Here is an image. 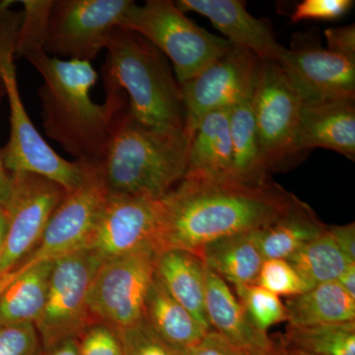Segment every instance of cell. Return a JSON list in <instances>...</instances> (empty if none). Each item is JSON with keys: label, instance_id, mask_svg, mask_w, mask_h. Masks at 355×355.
<instances>
[{"label": "cell", "instance_id": "1", "mask_svg": "<svg viewBox=\"0 0 355 355\" xmlns=\"http://www.w3.org/2000/svg\"><path fill=\"white\" fill-rule=\"evenodd\" d=\"M300 202L272 180L188 175L161 198L156 253L177 249L200 256L205 245L266 227Z\"/></svg>", "mask_w": 355, "mask_h": 355}, {"label": "cell", "instance_id": "2", "mask_svg": "<svg viewBox=\"0 0 355 355\" xmlns=\"http://www.w3.org/2000/svg\"><path fill=\"white\" fill-rule=\"evenodd\" d=\"M24 58L44 79L38 96L46 137L77 161L101 163L127 95L105 88L106 101L96 104L90 93L98 73L91 62L51 57L44 49Z\"/></svg>", "mask_w": 355, "mask_h": 355}, {"label": "cell", "instance_id": "3", "mask_svg": "<svg viewBox=\"0 0 355 355\" xmlns=\"http://www.w3.org/2000/svg\"><path fill=\"white\" fill-rule=\"evenodd\" d=\"M190 140L183 130L144 125L128 109L116 114L101 170L110 193L163 198L181 183Z\"/></svg>", "mask_w": 355, "mask_h": 355}, {"label": "cell", "instance_id": "4", "mask_svg": "<svg viewBox=\"0 0 355 355\" xmlns=\"http://www.w3.org/2000/svg\"><path fill=\"white\" fill-rule=\"evenodd\" d=\"M106 50L104 87L123 91L130 113L144 125L184 132L181 85L164 53L120 26L112 32Z\"/></svg>", "mask_w": 355, "mask_h": 355}, {"label": "cell", "instance_id": "5", "mask_svg": "<svg viewBox=\"0 0 355 355\" xmlns=\"http://www.w3.org/2000/svg\"><path fill=\"white\" fill-rule=\"evenodd\" d=\"M10 3L11 1L0 2V81L10 108V135L6 146L0 149V159L9 174L35 173L69 191L83 180L84 162H70L53 151L26 112L14 64L23 12L11 10Z\"/></svg>", "mask_w": 355, "mask_h": 355}, {"label": "cell", "instance_id": "6", "mask_svg": "<svg viewBox=\"0 0 355 355\" xmlns=\"http://www.w3.org/2000/svg\"><path fill=\"white\" fill-rule=\"evenodd\" d=\"M120 27L137 33L172 62L180 84L190 80L232 49V44L196 24L170 0L133 3Z\"/></svg>", "mask_w": 355, "mask_h": 355}, {"label": "cell", "instance_id": "7", "mask_svg": "<svg viewBox=\"0 0 355 355\" xmlns=\"http://www.w3.org/2000/svg\"><path fill=\"white\" fill-rule=\"evenodd\" d=\"M109 193L100 163L84 162L80 183L67 191L53 211L38 244L0 279V291L30 268L55 261L85 247Z\"/></svg>", "mask_w": 355, "mask_h": 355}, {"label": "cell", "instance_id": "8", "mask_svg": "<svg viewBox=\"0 0 355 355\" xmlns=\"http://www.w3.org/2000/svg\"><path fill=\"white\" fill-rule=\"evenodd\" d=\"M102 261L81 248L53 261L43 312L35 324L42 349L78 338L96 324L89 310L91 284Z\"/></svg>", "mask_w": 355, "mask_h": 355}, {"label": "cell", "instance_id": "9", "mask_svg": "<svg viewBox=\"0 0 355 355\" xmlns=\"http://www.w3.org/2000/svg\"><path fill=\"white\" fill-rule=\"evenodd\" d=\"M302 99L277 62L261 60L254 95V113L266 172L286 169L296 162Z\"/></svg>", "mask_w": 355, "mask_h": 355}, {"label": "cell", "instance_id": "10", "mask_svg": "<svg viewBox=\"0 0 355 355\" xmlns=\"http://www.w3.org/2000/svg\"><path fill=\"white\" fill-rule=\"evenodd\" d=\"M132 0H53L44 51L60 60L88 62L106 49Z\"/></svg>", "mask_w": 355, "mask_h": 355}, {"label": "cell", "instance_id": "11", "mask_svg": "<svg viewBox=\"0 0 355 355\" xmlns=\"http://www.w3.org/2000/svg\"><path fill=\"white\" fill-rule=\"evenodd\" d=\"M155 257L153 248H144L103 261L89 291V310L95 323L119 331L144 318Z\"/></svg>", "mask_w": 355, "mask_h": 355}, {"label": "cell", "instance_id": "12", "mask_svg": "<svg viewBox=\"0 0 355 355\" xmlns=\"http://www.w3.org/2000/svg\"><path fill=\"white\" fill-rule=\"evenodd\" d=\"M261 60L252 51L233 46L223 57L181 85L184 132L189 140L203 116L230 110L253 97Z\"/></svg>", "mask_w": 355, "mask_h": 355}, {"label": "cell", "instance_id": "13", "mask_svg": "<svg viewBox=\"0 0 355 355\" xmlns=\"http://www.w3.org/2000/svg\"><path fill=\"white\" fill-rule=\"evenodd\" d=\"M10 177V191L1 205L7 230L0 279L38 244L53 211L67 193L60 184L35 173L16 172Z\"/></svg>", "mask_w": 355, "mask_h": 355}, {"label": "cell", "instance_id": "14", "mask_svg": "<svg viewBox=\"0 0 355 355\" xmlns=\"http://www.w3.org/2000/svg\"><path fill=\"white\" fill-rule=\"evenodd\" d=\"M160 217L161 198L109 193L84 248L102 263L144 248L155 251Z\"/></svg>", "mask_w": 355, "mask_h": 355}, {"label": "cell", "instance_id": "15", "mask_svg": "<svg viewBox=\"0 0 355 355\" xmlns=\"http://www.w3.org/2000/svg\"><path fill=\"white\" fill-rule=\"evenodd\" d=\"M303 102L355 99V62L321 46H293L279 64Z\"/></svg>", "mask_w": 355, "mask_h": 355}, {"label": "cell", "instance_id": "16", "mask_svg": "<svg viewBox=\"0 0 355 355\" xmlns=\"http://www.w3.org/2000/svg\"><path fill=\"white\" fill-rule=\"evenodd\" d=\"M175 3L182 12H196L207 17L233 46L252 51L263 62H282L286 49L277 41L268 22L254 17L247 10L244 1L179 0Z\"/></svg>", "mask_w": 355, "mask_h": 355}, {"label": "cell", "instance_id": "17", "mask_svg": "<svg viewBox=\"0 0 355 355\" xmlns=\"http://www.w3.org/2000/svg\"><path fill=\"white\" fill-rule=\"evenodd\" d=\"M297 148H326L355 159L354 100L303 102L299 121Z\"/></svg>", "mask_w": 355, "mask_h": 355}, {"label": "cell", "instance_id": "18", "mask_svg": "<svg viewBox=\"0 0 355 355\" xmlns=\"http://www.w3.org/2000/svg\"><path fill=\"white\" fill-rule=\"evenodd\" d=\"M205 309L210 328L246 355L263 354L275 342L250 321L246 311L220 277L207 268Z\"/></svg>", "mask_w": 355, "mask_h": 355}, {"label": "cell", "instance_id": "19", "mask_svg": "<svg viewBox=\"0 0 355 355\" xmlns=\"http://www.w3.org/2000/svg\"><path fill=\"white\" fill-rule=\"evenodd\" d=\"M205 273L202 257L183 250L167 249L156 253L155 275L168 293L210 329L205 309Z\"/></svg>", "mask_w": 355, "mask_h": 355}, {"label": "cell", "instance_id": "20", "mask_svg": "<svg viewBox=\"0 0 355 355\" xmlns=\"http://www.w3.org/2000/svg\"><path fill=\"white\" fill-rule=\"evenodd\" d=\"M229 113V109L219 110L200 121L191 137L186 176L233 177Z\"/></svg>", "mask_w": 355, "mask_h": 355}, {"label": "cell", "instance_id": "21", "mask_svg": "<svg viewBox=\"0 0 355 355\" xmlns=\"http://www.w3.org/2000/svg\"><path fill=\"white\" fill-rule=\"evenodd\" d=\"M200 257L209 270L235 287L257 284L265 261L254 231L209 243L202 248Z\"/></svg>", "mask_w": 355, "mask_h": 355}, {"label": "cell", "instance_id": "22", "mask_svg": "<svg viewBox=\"0 0 355 355\" xmlns=\"http://www.w3.org/2000/svg\"><path fill=\"white\" fill-rule=\"evenodd\" d=\"M327 228L309 205L301 200L277 220L254 230V236L265 260H287Z\"/></svg>", "mask_w": 355, "mask_h": 355}, {"label": "cell", "instance_id": "23", "mask_svg": "<svg viewBox=\"0 0 355 355\" xmlns=\"http://www.w3.org/2000/svg\"><path fill=\"white\" fill-rule=\"evenodd\" d=\"M289 326L311 327L355 321V298L336 282L318 284L299 295L286 297Z\"/></svg>", "mask_w": 355, "mask_h": 355}, {"label": "cell", "instance_id": "24", "mask_svg": "<svg viewBox=\"0 0 355 355\" xmlns=\"http://www.w3.org/2000/svg\"><path fill=\"white\" fill-rule=\"evenodd\" d=\"M144 318L159 336L184 349L200 342L210 331L168 293L156 275L147 292Z\"/></svg>", "mask_w": 355, "mask_h": 355}, {"label": "cell", "instance_id": "25", "mask_svg": "<svg viewBox=\"0 0 355 355\" xmlns=\"http://www.w3.org/2000/svg\"><path fill=\"white\" fill-rule=\"evenodd\" d=\"M53 261L18 275L0 291V326L36 324L44 307Z\"/></svg>", "mask_w": 355, "mask_h": 355}, {"label": "cell", "instance_id": "26", "mask_svg": "<svg viewBox=\"0 0 355 355\" xmlns=\"http://www.w3.org/2000/svg\"><path fill=\"white\" fill-rule=\"evenodd\" d=\"M233 177L252 183L270 180L261 159L260 141L254 113V96L230 109Z\"/></svg>", "mask_w": 355, "mask_h": 355}, {"label": "cell", "instance_id": "27", "mask_svg": "<svg viewBox=\"0 0 355 355\" xmlns=\"http://www.w3.org/2000/svg\"><path fill=\"white\" fill-rule=\"evenodd\" d=\"M311 286L336 282L350 263L335 241L330 229L307 243L286 260Z\"/></svg>", "mask_w": 355, "mask_h": 355}, {"label": "cell", "instance_id": "28", "mask_svg": "<svg viewBox=\"0 0 355 355\" xmlns=\"http://www.w3.org/2000/svg\"><path fill=\"white\" fill-rule=\"evenodd\" d=\"M280 343L314 355H355V321L311 327H287Z\"/></svg>", "mask_w": 355, "mask_h": 355}, {"label": "cell", "instance_id": "29", "mask_svg": "<svg viewBox=\"0 0 355 355\" xmlns=\"http://www.w3.org/2000/svg\"><path fill=\"white\" fill-rule=\"evenodd\" d=\"M235 291L248 317L259 331H266L275 324L286 321V312L279 296L258 284L236 286Z\"/></svg>", "mask_w": 355, "mask_h": 355}, {"label": "cell", "instance_id": "30", "mask_svg": "<svg viewBox=\"0 0 355 355\" xmlns=\"http://www.w3.org/2000/svg\"><path fill=\"white\" fill-rule=\"evenodd\" d=\"M23 17L21 21L16 53L24 58L33 51L44 49L46 28L53 0H22Z\"/></svg>", "mask_w": 355, "mask_h": 355}, {"label": "cell", "instance_id": "31", "mask_svg": "<svg viewBox=\"0 0 355 355\" xmlns=\"http://www.w3.org/2000/svg\"><path fill=\"white\" fill-rule=\"evenodd\" d=\"M116 331L125 355H188V349L167 342L149 326L144 318Z\"/></svg>", "mask_w": 355, "mask_h": 355}, {"label": "cell", "instance_id": "32", "mask_svg": "<svg viewBox=\"0 0 355 355\" xmlns=\"http://www.w3.org/2000/svg\"><path fill=\"white\" fill-rule=\"evenodd\" d=\"M257 284L275 295H299L313 288L286 260H265L259 273Z\"/></svg>", "mask_w": 355, "mask_h": 355}, {"label": "cell", "instance_id": "33", "mask_svg": "<svg viewBox=\"0 0 355 355\" xmlns=\"http://www.w3.org/2000/svg\"><path fill=\"white\" fill-rule=\"evenodd\" d=\"M42 349L34 324L0 326V355H37Z\"/></svg>", "mask_w": 355, "mask_h": 355}, {"label": "cell", "instance_id": "34", "mask_svg": "<svg viewBox=\"0 0 355 355\" xmlns=\"http://www.w3.org/2000/svg\"><path fill=\"white\" fill-rule=\"evenodd\" d=\"M76 342L79 355H125L116 331L104 324H91Z\"/></svg>", "mask_w": 355, "mask_h": 355}, {"label": "cell", "instance_id": "35", "mask_svg": "<svg viewBox=\"0 0 355 355\" xmlns=\"http://www.w3.org/2000/svg\"><path fill=\"white\" fill-rule=\"evenodd\" d=\"M352 0H305L296 6L291 21L335 20L343 17L352 8Z\"/></svg>", "mask_w": 355, "mask_h": 355}, {"label": "cell", "instance_id": "36", "mask_svg": "<svg viewBox=\"0 0 355 355\" xmlns=\"http://www.w3.org/2000/svg\"><path fill=\"white\" fill-rule=\"evenodd\" d=\"M324 37L328 44L327 51L355 62L354 25L327 29Z\"/></svg>", "mask_w": 355, "mask_h": 355}, {"label": "cell", "instance_id": "37", "mask_svg": "<svg viewBox=\"0 0 355 355\" xmlns=\"http://www.w3.org/2000/svg\"><path fill=\"white\" fill-rule=\"evenodd\" d=\"M188 355H246L216 331L210 330L202 340L188 349Z\"/></svg>", "mask_w": 355, "mask_h": 355}, {"label": "cell", "instance_id": "38", "mask_svg": "<svg viewBox=\"0 0 355 355\" xmlns=\"http://www.w3.org/2000/svg\"><path fill=\"white\" fill-rule=\"evenodd\" d=\"M331 235L343 254L355 263V225L354 223L343 226H330Z\"/></svg>", "mask_w": 355, "mask_h": 355}, {"label": "cell", "instance_id": "39", "mask_svg": "<svg viewBox=\"0 0 355 355\" xmlns=\"http://www.w3.org/2000/svg\"><path fill=\"white\" fill-rule=\"evenodd\" d=\"M37 355H79L76 338L64 340L49 349H41Z\"/></svg>", "mask_w": 355, "mask_h": 355}, {"label": "cell", "instance_id": "40", "mask_svg": "<svg viewBox=\"0 0 355 355\" xmlns=\"http://www.w3.org/2000/svg\"><path fill=\"white\" fill-rule=\"evenodd\" d=\"M352 297L355 298V263H350L336 280Z\"/></svg>", "mask_w": 355, "mask_h": 355}, {"label": "cell", "instance_id": "41", "mask_svg": "<svg viewBox=\"0 0 355 355\" xmlns=\"http://www.w3.org/2000/svg\"><path fill=\"white\" fill-rule=\"evenodd\" d=\"M4 94L3 85L0 81V98ZM11 177L10 174L6 171L3 164H2L1 159H0V205L6 202L7 197H8L9 191H10Z\"/></svg>", "mask_w": 355, "mask_h": 355}, {"label": "cell", "instance_id": "42", "mask_svg": "<svg viewBox=\"0 0 355 355\" xmlns=\"http://www.w3.org/2000/svg\"><path fill=\"white\" fill-rule=\"evenodd\" d=\"M7 230V221L6 212L3 207L0 205V260H1L2 252H3L4 242Z\"/></svg>", "mask_w": 355, "mask_h": 355}, {"label": "cell", "instance_id": "43", "mask_svg": "<svg viewBox=\"0 0 355 355\" xmlns=\"http://www.w3.org/2000/svg\"><path fill=\"white\" fill-rule=\"evenodd\" d=\"M256 355H284V347L282 343H275V345L268 350V352H263V354H256Z\"/></svg>", "mask_w": 355, "mask_h": 355}, {"label": "cell", "instance_id": "44", "mask_svg": "<svg viewBox=\"0 0 355 355\" xmlns=\"http://www.w3.org/2000/svg\"><path fill=\"white\" fill-rule=\"evenodd\" d=\"M282 347H284V355H314V354H307V352H301V350L289 349V347H284V345H282Z\"/></svg>", "mask_w": 355, "mask_h": 355}]
</instances>
